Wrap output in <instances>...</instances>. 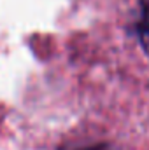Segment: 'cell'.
Listing matches in <instances>:
<instances>
[{
  "label": "cell",
  "mask_w": 149,
  "mask_h": 150,
  "mask_svg": "<svg viewBox=\"0 0 149 150\" xmlns=\"http://www.w3.org/2000/svg\"><path fill=\"white\" fill-rule=\"evenodd\" d=\"M133 32L142 44V47L149 52V0L139 2V16L133 25Z\"/></svg>",
  "instance_id": "6da1fadb"
},
{
  "label": "cell",
  "mask_w": 149,
  "mask_h": 150,
  "mask_svg": "<svg viewBox=\"0 0 149 150\" xmlns=\"http://www.w3.org/2000/svg\"><path fill=\"white\" fill-rule=\"evenodd\" d=\"M63 150H111L105 143L102 145H93V147H79V149H63Z\"/></svg>",
  "instance_id": "7a4b0ae2"
}]
</instances>
